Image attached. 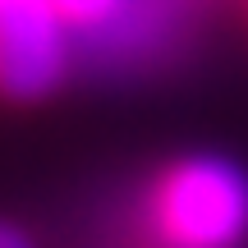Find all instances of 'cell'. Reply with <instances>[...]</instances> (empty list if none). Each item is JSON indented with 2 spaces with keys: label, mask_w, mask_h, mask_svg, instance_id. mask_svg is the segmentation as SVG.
I'll return each mask as SVG.
<instances>
[{
  "label": "cell",
  "mask_w": 248,
  "mask_h": 248,
  "mask_svg": "<svg viewBox=\"0 0 248 248\" xmlns=\"http://www.w3.org/2000/svg\"><path fill=\"white\" fill-rule=\"evenodd\" d=\"M74 32L46 0H0V97L42 101L69 74Z\"/></svg>",
  "instance_id": "7a4b0ae2"
},
{
  "label": "cell",
  "mask_w": 248,
  "mask_h": 248,
  "mask_svg": "<svg viewBox=\"0 0 248 248\" xmlns=\"http://www.w3.org/2000/svg\"><path fill=\"white\" fill-rule=\"evenodd\" d=\"M244 9H248V0H244Z\"/></svg>",
  "instance_id": "5b68a950"
},
{
  "label": "cell",
  "mask_w": 248,
  "mask_h": 248,
  "mask_svg": "<svg viewBox=\"0 0 248 248\" xmlns=\"http://www.w3.org/2000/svg\"><path fill=\"white\" fill-rule=\"evenodd\" d=\"M0 248H37V244H32V234L18 230L14 221H0Z\"/></svg>",
  "instance_id": "277c9868"
},
{
  "label": "cell",
  "mask_w": 248,
  "mask_h": 248,
  "mask_svg": "<svg viewBox=\"0 0 248 248\" xmlns=\"http://www.w3.org/2000/svg\"><path fill=\"white\" fill-rule=\"evenodd\" d=\"M46 5L64 18L69 32L101 37V32H115L120 23H129L138 0H46Z\"/></svg>",
  "instance_id": "3957f363"
},
{
  "label": "cell",
  "mask_w": 248,
  "mask_h": 248,
  "mask_svg": "<svg viewBox=\"0 0 248 248\" xmlns=\"http://www.w3.org/2000/svg\"><path fill=\"white\" fill-rule=\"evenodd\" d=\"M152 230L166 248H239L248 234V175L221 156L175 161L152 188Z\"/></svg>",
  "instance_id": "6da1fadb"
}]
</instances>
